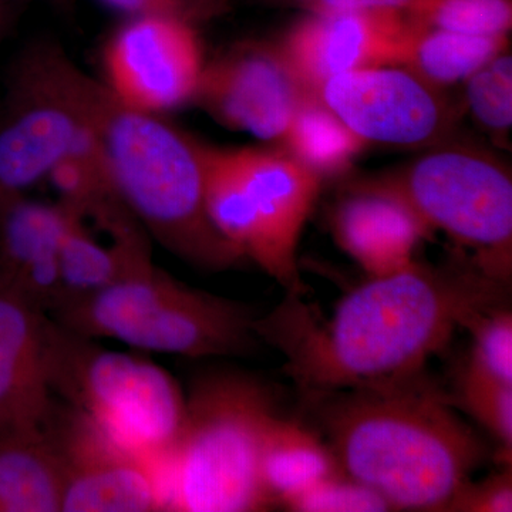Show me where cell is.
<instances>
[{
	"label": "cell",
	"mask_w": 512,
	"mask_h": 512,
	"mask_svg": "<svg viewBox=\"0 0 512 512\" xmlns=\"http://www.w3.org/2000/svg\"><path fill=\"white\" fill-rule=\"evenodd\" d=\"M57 47L20 53L0 101V192H26L92 143L76 76Z\"/></svg>",
	"instance_id": "obj_9"
},
{
	"label": "cell",
	"mask_w": 512,
	"mask_h": 512,
	"mask_svg": "<svg viewBox=\"0 0 512 512\" xmlns=\"http://www.w3.org/2000/svg\"><path fill=\"white\" fill-rule=\"evenodd\" d=\"M66 205L0 192V288L12 289L59 262Z\"/></svg>",
	"instance_id": "obj_17"
},
{
	"label": "cell",
	"mask_w": 512,
	"mask_h": 512,
	"mask_svg": "<svg viewBox=\"0 0 512 512\" xmlns=\"http://www.w3.org/2000/svg\"><path fill=\"white\" fill-rule=\"evenodd\" d=\"M510 301L511 284L458 254L440 265L414 261L402 271L369 276L329 318L303 296L286 293L274 311L256 316L254 332L282 353L284 372L315 404L419 375L468 319Z\"/></svg>",
	"instance_id": "obj_1"
},
{
	"label": "cell",
	"mask_w": 512,
	"mask_h": 512,
	"mask_svg": "<svg viewBox=\"0 0 512 512\" xmlns=\"http://www.w3.org/2000/svg\"><path fill=\"white\" fill-rule=\"evenodd\" d=\"M464 106L474 121L495 138L512 126V57L505 49L464 82Z\"/></svg>",
	"instance_id": "obj_25"
},
{
	"label": "cell",
	"mask_w": 512,
	"mask_h": 512,
	"mask_svg": "<svg viewBox=\"0 0 512 512\" xmlns=\"http://www.w3.org/2000/svg\"><path fill=\"white\" fill-rule=\"evenodd\" d=\"M63 467L46 431H0V512H62Z\"/></svg>",
	"instance_id": "obj_19"
},
{
	"label": "cell",
	"mask_w": 512,
	"mask_h": 512,
	"mask_svg": "<svg viewBox=\"0 0 512 512\" xmlns=\"http://www.w3.org/2000/svg\"><path fill=\"white\" fill-rule=\"evenodd\" d=\"M271 390L242 373L201 377L183 426L158 467L164 511L258 512L275 507L261 477L262 444L276 416Z\"/></svg>",
	"instance_id": "obj_4"
},
{
	"label": "cell",
	"mask_w": 512,
	"mask_h": 512,
	"mask_svg": "<svg viewBox=\"0 0 512 512\" xmlns=\"http://www.w3.org/2000/svg\"><path fill=\"white\" fill-rule=\"evenodd\" d=\"M49 316L87 338L188 359L245 355L256 339L248 305L183 284L154 264L151 251L106 288Z\"/></svg>",
	"instance_id": "obj_5"
},
{
	"label": "cell",
	"mask_w": 512,
	"mask_h": 512,
	"mask_svg": "<svg viewBox=\"0 0 512 512\" xmlns=\"http://www.w3.org/2000/svg\"><path fill=\"white\" fill-rule=\"evenodd\" d=\"M66 208V225L57 252L62 298L55 311L106 288L126 271L136 256L151 251L150 237L140 225L113 235L111 245H103L86 227V218L69 205Z\"/></svg>",
	"instance_id": "obj_18"
},
{
	"label": "cell",
	"mask_w": 512,
	"mask_h": 512,
	"mask_svg": "<svg viewBox=\"0 0 512 512\" xmlns=\"http://www.w3.org/2000/svg\"><path fill=\"white\" fill-rule=\"evenodd\" d=\"M110 8L127 13L131 18H171L191 25L221 15L225 0H103Z\"/></svg>",
	"instance_id": "obj_28"
},
{
	"label": "cell",
	"mask_w": 512,
	"mask_h": 512,
	"mask_svg": "<svg viewBox=\"0 0 512 512\" xmlns=\"http://www.w3.org/2000/svg\"><path fill=\"white\" fill-rule=\"evenodd\" d=\"M409 32L404 12L305 13L278 47L303 86L315 93L338 74L400 64Z\"/></svg>",
	"instance_id": "obj_14"
},
{
	"label": "cell",
	"mask_w": 512,
	"mask_h": 512,
	"mask_svg": "<svg viewBox=\"0 0 512 512\" xmlns=\"http://www.w3.org/2000/svg\"><path fill=\"white\" fill-rule=\"evenodd\" d=\"M312 406L319 407L340 470L392 511L446 512L488 457L487 444L426 372L345 390Z\"/></svg>",
	"instance_id": "obj_2"
},
{
	"label": "cell",
	"mask_w": 512,
	"mask_h": 512,
	"mask_svg": "<svg viewBox=\"0 0 512 512\" xmlns=\"http://www.w3.org/2000/svg\"><path fill=\"white\" fill-rule=\"evenodd\" d=\"M45 369L53 396L121 447L160 467L183 426L185 396L163 367L97 345L47 315Z\"/></svg>",
	"instance_id": "obj_6"
},
{
	"label": "cell",
	"mask_w": 512,
	"mask_h": 512,
	"mask_svg": "<svg viewBox=\"0 0 512 512\" xmlns=\"http://www.w3.org/2000/svg\"><path fill=\"white\" fill-rule=\"evenodd\" d=\"M104 67V84L134 109L161 114L192 103L205 67L197 26L131 18L107 45Z\"/></svg>",
	"instance_id": "obj_12"
},
{
	"label": "cell",
	"mask_w": 512,
	"mask_h": 512,
	"mask_svg": "<svg viewBox=\"0 0 512 512\" xmlns=\"http://www.w3.org/2000/svg\"><path fill=\"white\" fill-rule=\"evenodd\" d=\"M315 94L365 144L433 148L458 119L443 89L400 64L338 74Z\"/></svg>",
	"instance_id": "obj_10"
},
{
	"label": "cell",
	"mask_w": 512,
	"mask_h": 512,
	"mask_svg": "<svg viewBox=\"0 0 512 512\" xmlns=\"http://www.w3.org/2000/svg\"><path fill=\"white\" fill-rule=\"evenodd\" d=\"M45 431L62 461V512L164 511L156 464L121 447L82 413L53 403Z\"/></svg>",
	"instance_id": "obj_11"
},
{
	"label": "cell",
	"mask_w": 512,
	"mask_h": 512,
	"mask_svg": "<svg viewBox=\"0 0 512 512\" xmlns=\"http://www.w3.org/2000/svg\"><path fill=\"white\" fill-rule=\"evenodd\" d=\"M298 512H386L389 504L369 487L346 476L343 471L293 495L281 505Z\"/></svg>",
	"instance_id": "obj_27"
},
{
	"label": "cell",
	"mask_w": 512,
	"mask_h": 512,
	"mask_svg": "<svg viewBox=\"0 0 512 512\" xmlns=\"http://www.w3.org/2000/svg\"><path fill=\"white\" fill-rule=\"evenodd\" d=\"M510 45V36H478L410 23L400 66L444 89L464 83Z\"/></svg>",
	"instance_id": "obj_21"
},
{
	"label": "cell",
	"mask_w": 512,
	"mask_h": 512,
	"mask_svg": "<svg viewBox=\"0 0 512 512\" xmlns=\"http://www.w3.org/2000/svg\"><path fill=\"white\" fill-rule=\"evenodd\" d=\"M376 181L431 232L443 231L487 274L511 284L512 178L497 158L461 146H434Z\"/></svg>",
	"instance_id": "obj_8"
},
{
	"label": "cell",
	"mask_w": 512,
	"mask_h": 512,
	"mask_svg": "<svg viewBox=\"0 0 512 512\" xmlns=\"http://www.w3.org/2000/svg\"><path fill=\"white\" fill-rule=\"evenodd\" d=\"M512 511V470L511 464L504 470L491 474L478 483L468 480L446 512H511Z\"/></svg>",
	"instance_id": "obj_29"
},
{
	"label": "cell",
	"mask_w": 512,
	"mask_h": 512,
	"mask_svg": "<svg viewBox=\"0 0 512 512\" xmlns=\"http://www.w3.org/2000/svg\"><path fill=\"white\" fill-rule=\"evenodd\" d=\"M424 28L478 36H510L512 0H413L404 12Z\"/></svg>",
	"instance_id": "obj_23"
},
{
	"label": "cell",
	"mask_w": 512,
	"mask_h": 512,
	"mask_svg": "<svg viewBox=\"0 0 512 512\" xmlns=\"http://www.w3.org/2000/svg\"><path fill=\"white\" fill-rule=\"evenodd\" d=\"M274 8L296 9L303 13L362 12L389 10L406 12L413 0H258Z\"/></svg>",
	"instance_id": "obj_30"
},
{
	"label": "cell",
	"mask_w": 512,
	"mask_h": 512,
	"mask_svg": "<svg viewBox=\"0 0 512 512\" xmlns=\"http://www.w3.org/2000/svg\"><path fill=\"white\" fill-rule=\"evenodd\" d=\"M340 470L326 441L313 430L278 414L266 430L261 477L275 507Z\"/></svg>",
	"instance_id": "obj_20"
},
{
	"label": "cell",
	"mask_w": 512,
	"mask_h": 512,
	"mask_svg": "<svg viewBox=\"0 0 512 512\" xmlns=\"http://www.w3.org/2000/svg\"><path fill=\"white\" fill-rule=\"evenodd\" d=\"M333 232L343 251L367 276H383L413 264L420 242L433 232L393 192L379 183L350 191L333 217Z\"/></svg>",
	"instance_id": "obj_16"
},
{
	"label": "cell",
	"mask_w": 512,
	"mask_h": 512,
	"mask_svg": "<svg viewBox=\"0 0 512 512\" xmlns=\"http://www.w3.org/2000/svg\"><path fill=\"white\" fill-rule=\"evenodd\" d=\"M450 394L453 406L473 417L505 454L512 450V386L484 375L464 362L458 369L454 392Z\"/></svg>",
	"instance_id": "obj_24"
},
{
	"label": "cell",
	"mask_w": 512,
	"mask_h": 512,
	"mask_svg": "<svg viewBox=\"0 0 512 512\" xmlns=\"http://www.w3.org/2000/svg\"><path fill=\"white\" fill-rule=\"evenodd\" d=\"M77 93L114 194L148 237L208 272L245 261L215 229L204 198L201 146L158 114L134 109L79 69Z\"/></svg>",
	"instance_id": "obj_3"
},
{
	"label": "cell",
	"mask_w": 512,
	"mask_h": 512,
	"mask_svg": "<svg viewBox=\"0 0 512 512\" xmlns=\"http://www.w3.org/2000/svg\"><path fill=\"white\" fill-rule=\"evenodd\" d=\"M15 293L0 288V431H42L52 413L45 369V322Z\"/></svg>",
	"instance_id": "obj_15"
},
{
	"label": "cell",
	"mask_w": 512,
	"mask_h": 512,
	"mask_svg": "<svg viewBox=\"0 0 512 512\" xmlns=\"http://www.w3.org/2000/svg\"><path fill=\"white\" fill-rule=\"evenodd\" d=\"M309 93L278 45L242 43L205 64L192 103L232 130L281 146Z\"/></svg>",
	"instance_id": "obj_13"
},
{
	"label": "cell",
	"mask_w": 512,
	"mask_h": 512,
	"mask_svg": "<svg viewBox=\"0 0 512 512\" xmlns=\"http://www.w3.org/2000/svg\"><path fill=\"white\" fill-rule=\"evenodd\" d=\"M201 153L212 225L286 293L303 296L296 249L322 177L281 147L202 146Z\"/></svg>",
	"instance_id": "obj_7"
},
{
	"label": "cell",
	"mask_w": 512,
	"mask_h": 512,
	"mask_svg": "<svg viewBox=\"0 0 512 512\" xmlns=\"http://www.w3.org/2000/svg\"><path fill=\"white\" fill-rule=\"evenodd\" d=\"M471 352L466 363L498 382L512 386V312L510 305L495 306L468 319Z\"/></svg>",
	"instance_id": "obj_26"
},
{
	"label": "cell",
	"mask_w": 512,
	"mask_h": 512,
	"mask_svg": "<svg viewBox=\"0 0 512 512\" xmlns=\"http://www.w3.org/2000/svg\"><path fill=\"white\" fill-rule=\"evenodd\" d=\"M365 143L309 93L299 107L281 148L315 171L322 180L348 170Z\"/></svg>",
	"instance_id": "obj_22"
}]
</instances>
